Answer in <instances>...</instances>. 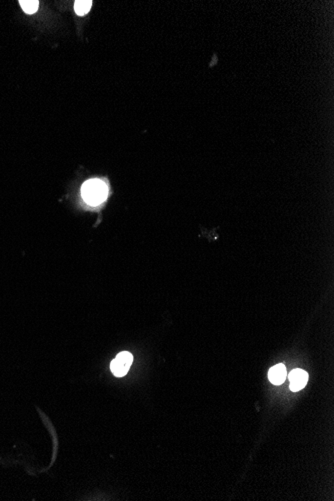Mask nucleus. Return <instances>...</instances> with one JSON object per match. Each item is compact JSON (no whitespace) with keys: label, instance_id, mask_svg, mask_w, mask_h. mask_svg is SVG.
I'll return each instance as SVG.
<instances>
[{"label":"nucleus","instance_id":"obj_1","mask_svg":"<svg viewBox=\"0 0 334 501\" xmlns=\"http://www.w3.org/2000/svg\"><path fill=\"white\" fill-rule=\"evenodd\" d=\"M108 188L100 179H90L82 185L81 195L86 203L95 206L106 199Z\"/></svg>","mask_w":334,"mask_h":501},{"label":"nucleus","instance_id":"obj_2","mask_svg":"<svg viewBox=\"0 0 334 501\" xmlns=\"http://www.w3.org/2000/svg\"><path fill=\"white\" fill-rule=\"evenodd\" d=\"M132 361H133V356L131 353H129L127 351L120 352L118 355L112 360V362L110 364V369L116 377H122V376H124V375L127 374Z\"/></svg>","mask_w":334,"mask_h":501},{"label":"nucleus","instance_id":"obj_3","mask_svg":"<svg viewBox=\"0 0 334 501\" xmlns=\"http://www.w3.org/2000/svg\"><path fill=\"white\" fill-rule=\"evenodd\" d=\"M288 378L290 381V389L296 392L303 389L307 384L308 374L302 369H294L289 373Z\"/></svg>","mask_w":334,"mask_h":501},{"label":"nucleus","instance_id":"obj_4","mask_svg":"<svg viewBox=\"0 0 334 501\" xmlns=\"http://www.w3.org/2000/svg\"><path fill=\"white\" fill-rule=\"evenodd\" d=\"M286 376H287L286 367L282 363L276 364L275 366L271 367L269 369L268 379L270 380L271 383H273L274 385L282 384L285 381Z\"/></svg>","mask_w":334,"mask_h":501},{"label":"nucleus","instance_id":"obj_5","mask_svg":"<svg viewBox=\"0 0 334 501\" xmlns=\"http://www.w3.org/2000/svg\"><path fill=\"white\" fill-rule=\"evenodd\" d=\"M91 5L92 1L90 0H77L74 4V9L78 15H85L89 12Z\"/></svg>","mask_w":334,"mask_h":501},{"label":"nucleus","instance_id":"obj_6","mask_svg":"<svg viewBox=\"0 0 334 501\" xmlns=\"http://www.w3.org/2000/svg\"><path fill=\"white\" fill-rule=\"evenodd\" d=\"M19 3L21 5L23 11L27 14L35 13L39 6V1H37V0H21V1H19Z\"/></svg>","mask_w":334,"mask_h":501}]
</instances>
